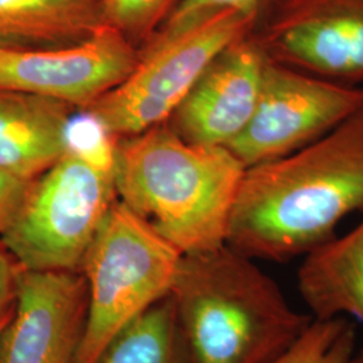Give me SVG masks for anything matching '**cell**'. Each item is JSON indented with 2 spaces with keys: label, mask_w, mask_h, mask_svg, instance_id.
<instances>
[{
  "label": "cell",
  "mask_w": 363,
  "mask_h": 363,
  "mask_svg": "<svg viewBox=\"0 0 363 363\" xmlns=\"http://www.w3.org/2000/svg\"><path fill=\"white\" fill-rule=\"evenodd\" d=\"M355 211H363V106L296 152L245 169L226 244L286 262L334 238Z\"/></svg>",
  "instance_id": "6da1fadb"
},
{
  "label": "cell",
  "mask_w": 363,
  "mask_h": 363,
  "mask_svg": "<svg viewBox=\"0 0 363 363\" xmlns=\"http://www.w3.org/2000/svg\"><path fill=\"white\" fill-rule=\"evenodd\" d=\"M169 296L190 363H273L313 322L228 244L182 255Z\"/></svg>",
  "instance_id": "7a4b0ae2"
},
{
  "label": "cell",
  "mask_w": 363,
  "mask_h": 363,
  "mask_svg": "<svg viewBox=\"0 0 363 363\" xmlns=\"http://www.w3.org/2000/svg\"><path fill=\"white\" fill-rule=\"evenodd\" d=\"M245 169L229 148L189 143L166 123L113 144L118 201L182 255L226 244Z\"/></svg>",
  "instance_id": "3957f363"
},
{
  "label": "cell",
  "mask_w": 363,
  "mask_h": 363,
  "mask_svg": "<svg viewBox=\"0 0 363 363\" xmlns=\"http://www.w3.org/2000/svg\"><path fill=\"white\" fill-rule=\"evenodd\" d=\"M113 144L115 138L103 130L91 147L70 143L50 169L30 183L13 223L0 237L21 268L79 272L118 199Z\"/></svg>",
  "instance_id": "277c9868"
},
{
  "label": "cell",
  "mask_w": 363,
  "mask_h": 363,
  "mask_svg": "<svg viewBox=\"0 0 363 363\" xmlns=\"http://www.w3.org/2000/svg\"><path fill=\"white\" fill-rule=\"evenodd\" d=\"M181 259V250L117 199L81 264L88 310L74 363H97L128 325L166 298Z\"/></svg>",
  "instance_id": "5b68a950"
},
{
  "label": "cell",
  "mask_w": 363,
  "mask_h": 363,
  "mask_svg": "<svg viewBox=\"0 0 363 363\" xmlns=\"http://www.w3.org/2000/svg\"><path fill=\"white\" fill-rule=\"evenodd\" d=\"M255 23L247 13L228 11L175 38L145 43L130 76L84 113L115 139L164 124L208 64Z\"/></svg>",
  "instance_id": "8992f818"
},
{
  "label": "cell",
  "mask_w": 363,
  "mask_h": 363,
  "mask_svg": "<svg viewBox=\"0 0 363 363\" xmlns=\"http://www.w3.org/2000/svg\"><path fill=\"white\" fill-rule=\"evenodd\" d=\"M362 106L363 86L268 58L256 111L228 148L245 169L272 162L320 139Z\"/></svg>",
  "instance_id": "52a82bcc"
},
{
  "label": "cell",
  "mask_w": 363,
  "mask_h": 363,
  "mask_svg": "<svg viewBox=\"0 0 363 363\" xmlns=\"http://www.w3.org/2000/svg\"><path fill=\"white\" fill-rule=\"evenodd\" d=\"M250 33L273 62L363 81V0H281Z\"/></svg>",
  "instance_id": "ba28073f"
},
{
  "label": "cell",
  "mask_w": 363,
  "mask_h": 363,
  "mask_svg": "<svg viewBox=\"0 0 363 363\" xmlns=\"http://www.w3.org/2000/svg\"><path fill=\"white\" fill-rule=\"evenodd\" d=\"M140 52L113 27L62 48H0V89L23 91L85 109L116 88Z\"/></svg>",
  "instance_id": "9c48e42d"
},
{
  "label": "cell",
  "mask_w": 363,
  "mask_h": 363,
  "mask_svg": "<svg viewBox=\"0 0 363 363\" xmlns=\"http://www.w3.org/2000/svg\"><path fill=\"white\" fill-rule=\"evenodd\" d=\"M86 310L82 273L19 267L13 315L0 334V363H74Z\"/></svg>",
  "instance_id": "30bf717a"
},
{
  "label": "cell",
  "mask_w": 363,
  "mask_h": 363,
  "mask_svg": "<svg viewBox=\"0 0 363 363\" xmlns=\"http://www.w3.org/2000/svg\"><path fill=\"white\" fill-rule=\"evenodd\" d=\"M267 64L252 33L235 39L196 79L169 117V128L189 143L228 148L256 111Z\"/></svg>",
  "instance_id": "8fae6325"
},
{
  "label": "cell",
  "mask_w": 363,
  "mask_h": 363,
  "mask_svg": "<svg viewBox=\"0 0 363 363\" xmlns=\"http://www.w3.org/2000/svg\"><path fill=\"white\" fill-rule=\"evenodd\" d=\"M70 105L23 91L0 89V169L34 181L72 143Z\"/></svg>",
  "instance_id": "7c38bea8"
},
{
  "label": "cell",
  "mask_w": 363,
  "mask_h": 363,
  "mask_svg": "<svg viewBox=\"0 0 363 363\" xmlns=\"http://www.w3.org/2000/svg\"><path fill=\"white\" fill-rule=\"evenodd\" d=\"M298 289L313 319L346 316L363 325V220L304 256Z\"/></svg>",
  "instance_id": "4fadbf2b"
},
{
  "label": "cell",
  "mask_w": 363,
  "mask_h": 363,
  "mask_svg": "<svg viewBox=\"0 0 363 363\" xmlns=\"http://www.w3.org/2000/svg\"><path fill=\"white\" fill-rule=\"evenodd\" d=\"M104 25L103 0H0V48L72 46Z\"/></svg>",
  "instance_id": "5bb4252c"
},
{
  "label": "cell",
  "mask_w": 363,
  "mask_h": 363,
  "mask_svg": "<svg viewBox=\"0 0 363 363\" xmlns=\"http://www.w3.org/2000/svg\"><path fill=\"white\" fill-rule=\"evenodd\" d=\"M97 363H190L169 295L128 325Z\"/></svg>",
  "instance_id": "9a60e30c"
},
{
  "label": "cell",
  "mask_w": 363,
  "mask_h": 363,
  "mask_svg": "<svg viewBox=\"0 0 363 363\" xmlns=\"http://www.w3.org/2000/svg\"><path fill=\"white\" fill-rule=\"evenodd\" d=\"M357 331L350 318L313 319L296 343L273 363H350Z\"/></svg>",
  "instance_id": "2e32d148"
},
{
  "label": "cell",
  "mask_w": 363,
  "mask_h": 363,
  "mask_svg": "<svg viewBox=\"0 0 363 363\" xmlns=\"http://www.w3.org/2000/svg\"><path fill=\"white\" fill-rule=\"evenodd\" d=\"M280 1L281 0H179L162 26L145 43L175 38L228 11L247 13L255 19L256 26Z\"/></svg>",
  "instance_id": "e0dca14e"
},
{
  "label": "cell",
  "mask_w": 363,
  "mask_h": 363,
  "mask_svg": "<svg viewBox=\"0 0 363 363\" xmlns=\"http://www.w3.org/2000/svg\"><path fill=\"white\" fill-rule=\"evenodd\" d=\"M177 4L178 0H103L104 23L133 45L145 43Z\"/></svg>",
  "instance_id": "ac0fdd59"
},
{
  "label": "cell",
  "mask_w": 363,
  "mask_h": 363,
  "mask_svg": "<svg viewBox=\"0 0 363 363\" xmlns=\"http://www.w3.org/2000/svg\"><path fill=\"white\" fill-rule=\"evenodd\" d=\"M31 182L21 179L0 169V237L13 223Z\"/></svg>",
  "instance_id": "d6986e66"
},
{
  "label": "cell",
  "mask_w": 363,
  "mask_h": 363,
  "mask_svg": "<svg viewBox=\"0 0 363 363\" xmlns=\"http://www.w3.org/2000/svg\"><path fill=\"white\" fill-rule=\"evenodd\" d=\"M19 265L3 247L0 249V316L11 311L16 298Z\"/></svg>",
  "instance_id": "ffe728a7"
},
{
  "label": "cell",
  "mask_w": 363,
  "mask_h": 363,
  "mask_svg": "<svg viewBox=\"0 0 363 363\" xmlns=\"http://www.w3.org/2000/svg\"><path fill=\"white\" fill-rule=\"evenodd\" d=\"M13 308L11 311L7 312V313H4L3 316H0V334H1V331H3V328L6 327V325L9 323V320L11 319V315H13Z\"/></svg>",
  "instance_id": "44dd1931"
},
{
  "label": "cell",
  "mask_w": 363,
  "mask_h": 363,
  "mask_svg": "<svg viewBox=\"0 0 363 363\" xmlns=\"http://www.w3.org/2000/svg\"><path fill=\"white\" fill-rule=\"evenodd\" d=\"M350 363H363V349L354 354V357H352Z\"/></svg>",
  "instance_id": "7402d4cb"
}]
</instances>
